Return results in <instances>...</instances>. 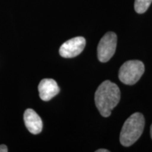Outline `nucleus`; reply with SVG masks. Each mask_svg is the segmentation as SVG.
I'll use <instances>...</instances> for the list:
<instances>
[{
	"label": "nucleus",
	"mask_w": 152,
	"mask_h": 152,
	"mask_svg": "<svg viewBox=\"0 0 152 152\" xmlns=\"http://www.w3.org/2000/svg\"><path fill=\"white\" fill-rule=\"evenodd\" d=\"M86 40L83 37H76L66 41L61 46L59 54L64 58H70L75 57L84 49Z\"/></svg>",
	"instance_id": "39448f33"
},
{
	"label": "nucleus",
	"mask_w": 152,
	"mask_h": 152,
	"mask_svg": "<svg viewBox=\"0 0 152 152\" xmlns=\"http://www.w3.org/2000/svg\"><path fill=\"white\" fill-rule=\"evenodd\" d=\"M8 151V149L5 144H1L0 145V152H7Z\"/></svg>",
	"instance_id": "1a4fd4ad"
},
{
	"label": "nucleus",
	"mask_w": 152,
	"mask_h": 152,
	"mask_svg": "<svg viewBox=\"0 0 152 152\" xmlns=\"http://www.w3.org/2000/svg\"><path fill=\"white\" fill-rule=\"evenodd\" d=\"M24 123L28 131L33 134H37L42 130V121L39 115L31 109L26 110L23 115Z\"/></svg>",
	"instance_id": "0eeeda50"
},
{
	"label": "nucleus",
	"mask_w": 152,
	"mask_h": 152,
	"mask_svg": "<svg viewBox=\"0 0 152 152\" xmlns=\"http://www.w3.org/2000/svg\"><path fill=\"white\" fill-rule=\"evenodd\" d=\"M144 70V65L141 61H128L120 68L118 77L120 80L125 85H134L141 78Z\"/></svg>",
	"instance_id": "7ed1b4c3"
},
{
	"label": "nucleus",
	"mask_w": 152,
	"mask_h": 152,
	"mask_svg": "<svg viewBox=\"0 0 152 152\" xmlns=\"http://www.w3.org/2000/svg\"><path fill=\"white\" fill-rule=\"evenodd\" d=\"M96 152H109V151L108 149H98L96 150Z\"/></svg>",
	"instance_id": "9d476101"
},
{
	"label": "nucleus",
	"mask_w": 152,
	"mask_h": 152,
	"mask_svg": "<svg viewBox=\"0 0 152 152\" xmlns=\"http://www.w3.org/2000/svg\"><path fill=\"white\" fill-rule=\"evenodd\" d=\"M152 0H135L134 10L138 14H144L151 5Z\"/></svg>",
	"instance_id": "6e6552de"
},
{
	"label": "nucleus",
	"mask_w": 152,
	"mask_h": 152,
	"mask_svg": "<svg viewBox=\"0 0 152 152\" xmlns=\"http://www.w3.org/2000/svg\"><path fill=\"white\" fill-rule=\"evenodd\" d=\"M145 120L140 113H134L125 121L120 134V142L124 147H130L142 135Z\"/></svg>",
	"instance_id": "f03ea898"
},
{
	"label": "nucleus",
	"mask_w": 152,
	"mask_h": 152,
	"mask_svg": "<svg viewBox=\"0 0 152 152\" xmlns=\"http://www.w3.org/2000/svg\"><path fill=\"white\" fill-rule=\"evenodd\" d=\"M39 97L42 100H51L60 92V89L57 85L56 82L53 79H43L42 80L38 85Z\"/></svg>",
	"instance_id": "423d86ee"
},
{
	"label": "nucleus",
	"mask_w": 152,
	"mask_h": 152,
	"mask_svg": "<svg viewBox=\"0 0 152 152\" xmlns=\"http://www.w3.org/2000/svg\"><path fill=\"white\" fill-rule=\"evenodd\" d=\"M117 46V35L113 32H108L102 37L97 47V56L99 61H109L115 54Z\"/></svg>",
	"instance_id": "20e7f679"
},
{
	"label": "nucleus",
	"mask_w": 152,
	"mask_h": 152,
	"mask_svg": "<svg viewBox=\"0 0 152 152\" xmlns=\"http://www.w3.org/2000/svg\"><path fill=\"white\" fill-rule=\"evenodd\" d=\"M120 99L121 92L119 87L109 80L103 82L95 92V104L103 117L111 115L112 110L118 105Z\"/></svg>",
	"instance_id": "f257e3e1"
},
{
	"label": "nucleus",
	"mask_w": 152,
	"mask_h": 152,
	"mask_svg": "<svg viewBox=\"0 0 152 152\" xmlns=\"http://www.w3.org/2000/svg\"><path fill=\"white\" fill-rule=\"evenodd\" d=\"M150 132H151V139H152V124L151 125V129H150Z\"/></svg>",
	"instance_id": "9b49d317"
}]
</instances>
